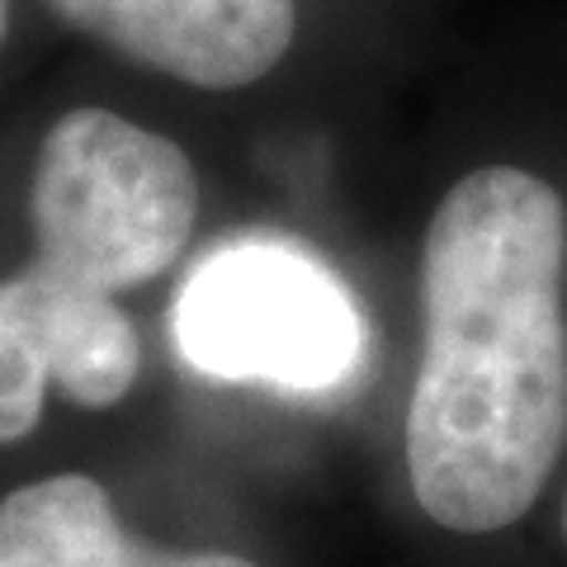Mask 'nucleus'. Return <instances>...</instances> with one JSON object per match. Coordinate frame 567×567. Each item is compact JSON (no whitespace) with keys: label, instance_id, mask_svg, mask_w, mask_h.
I'll list each match as a JSON object with an SVG mask.
<instances>
[{"label":"nucleus","instance_id":"nucleus-1","mask_svg":"<svg viewBox=\"0 0 567 567\" xmlns=\"http://www.w3.org/2000/svg\"><path fill=\"white\" fill-rule=\"evenodd\" d=\"M567 208L520 166L445 189L421 246L425 346L406 402V473L454 535L516 525L567 440Z\"/></svg>","mask_w":567,"mask_h":567},{"label":"nucleus","instance_id":"nucleus-2","mask_svg":"<svg viewBox=\"0 0 567 567\" xmlns=\"http://www.w3.org/2000/svg\"><path fill=\"white\" fill-rule=\"evenodd\" d=\"M194 218L199 175L171 137L114 110H71L48 128L29 181L33 270L114 298L171 270Z\"/></svg>","mask_w":567,"mask_h":567},{"label":"nucleus","instance_id":"nucleus-3","mask_svg":"<svg viewBox=\"0 0 567 567\" xmlns=\"http://www.w3.org/2000/svg\"><path fill=\"white\" fill-rule=\"evenodd\" d=\"M171 336L194 374L289 393L336 388L364 360V317L341 275L289 241L208 251L175 293Z\"/></svg>","mask_w":567,"mask_h":567},{"label":"nucleus","instance_id":"nucleus-4","mask_svg":"<svg viewBox=\"0 0 567 567\" xmlns=\"http://www.w3.org/2000/svg\"><path fill=\"white\" fill-rule=\"evenodd\" d=\"M133 66L199 91H241L270 76L298 33V0H48Z\"/></svg>","mask_w":567,"mask_h":567},{"label":"nucleus","instance_id":"nucleus-5","mask_svg":"<svg viewBox=\"0 0 567 567\" xmlns=\"http://www.w3.org/2000/svg\"><path fill=\"white\" fill-rule=\"evenodd\" d=\"M20 275L29 284L33 312H39L43 327L52 383L76 406H91V412L128 398L142 364V346L128 312L110 293L76 289V284H62L33 270V265H24Z\"/></svg>","mask_w":567,"mask_h":567},{"label":"nucleus","instance_id":"nucleus-6","mask_svg":"<svg viewBox=\"0 0 567 567\" xmlns=\"http://www.w3.org/2000/svg\"><path fill=\"white\" fill-rule=\"evenodd\" d=\"M133 529L95 477L58 473L0 502V567H123Z\"/></svg>","mask_w":567,"mask_h":567},{"label":"nucleus","instance_id":"nucleus-7","mask_svg":"<svg viewBox=\"0 0 567 567\" xmlns=\"http://www.w3.org/2000/svg\"><path fill=\"white\" fill-rule=\"evenodd\" d=\"M48 383L52 369L33 293L24 275H10L0 279V445L24 440L43 421Z\"/></svg>","mask_w":567,"mask_h":567},{"label":"nucleus","instance_id":"nucleus-8","mask_svg":"<svg viewBox=\"0 0 567 567\" xmlns=\"http://www.w3.org/2000/svg\"><path fill=\"white\" fill-rule=\"evenodd\" d=\"M123 567H260V563L237 558V554H208V548H166V544L133 535Z\"/></svg>","mask_w":567,"mask_h":567},{"label":"nucleus","instance_id":"nucleus-9","mask_svg":"<svg viewBox=\"0 0 567 567\" xmlns=\"http://www.w3.org/2000/svg\"><path fill=\"white\" fill-rule=\"evenodd\" d=\"M6 29H10V0H0V43H6Z\"/></svg>","mask_w":567,"mask_h":567},{"label":"nucleus","instance_id":"nucleus-10","mask_svg":"<svg viewBox=\"0 0 567 567\" xmlns=\"http://www.w3.org/2000/svg\"><path fill=\"white\" fill-rule=\"evenodd\" d=\"M563 535H567V506H563Z\"/></svg>","mask_w":567,"mask_h":567}]
</instances>
